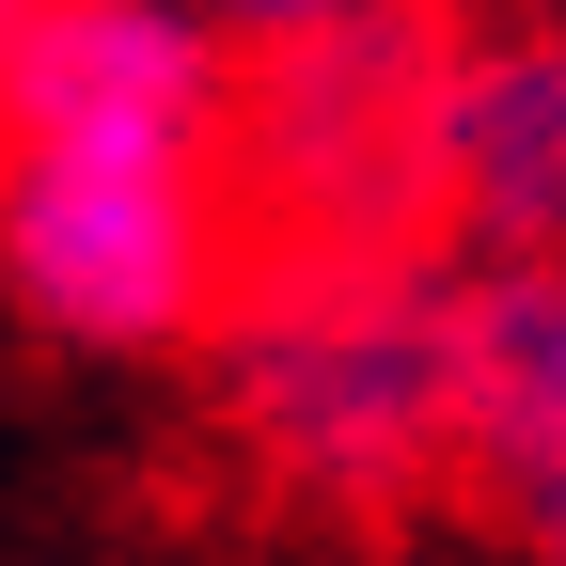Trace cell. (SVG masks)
<instances>
[{"label": "cell", "mask_w": 566, "mask_h": 566, "mask_svg": "<svg viewBox=\"0 0 566 566\" xmlns=\"http://www.w3.org/2000/svg\"><path fill=\"white\" fill-rule=\"evenodd\" d=\"M237 32L189 0H48L0 95V300L95 363H174L252 283Z\"/></svg>", "instance_id": "cell-1"}, {"label": "cell", "mask_w": 566, "mask_h": 566, "mask_svg": "<svg viewBox=\"0 0 566 566\" xmlns=\"http://www.w3.org/2000/svg\"><path fill=\"white\" fill-rule=\"evenodd\" d=\"M221 441L315 520H409L472 504V394H488V283L409 268H252L221 331L189 346Z\"/></svg>", "instance_id": "cell-2"}, {"label": "cell", "mask_w": 566, "mask_h": 566, "mask_svg": "<svg viewBox=\"0 0 566 566\" xmlns=\"http://www.w3.org/2000/svg\"><path fill=\"white\" fill-rule=\"evenodd\" d=\"M441 17L457 0H394V17L283 32L237 63V237H252V268L441 252Z\"/></svg>", "instance_id": "cell-3"}, {"label": "cell", "mask_w": 566, "mask_h": 566, "mask_svg": "<svg viewBox=\"0 0 566 566\" xmlns=\"http://www.w3.org/2000/svg\"><path fill=\"white\" fill-rule=\"evenodd\" d=\"M441 252L472 283L566 268V0L441 17Z\"/></svg>", "instance_id": "cell-4"}, {"label": "cell", "mask_w": 566, "mask_h": 566, "mask_svg": "<svg viewBox=\"0 0 566 566\" xmlns=\"http://www.w3.org/2000/svg\"><path fill=\"white\" fill-rule=\"evenodd\" d=\"M472 520L520 566H566V268L488 283V394H472Z\"/></svg>", "instance_id": "cell-5"}, {"label": "cell", "mask_w": 566, "mask_h": 566, "mask_svg": "<svg viewBox=\"0 0 566 566\" xmlns=\"http://www.w3.org/2000/svg\"><path fill=\"white\" fill-rule=\"evenodd\" d=\"M189 17H221L237 48H283V32H346V17H394V0H189Z\"/></svg>", "instance_id": "cell-6"}, {"label": "cell", "mask_w": 566, "mask_h": 566, "mask_svg": "<svg viewBox=\"0 0 566 566\" xmlns=\"http://www.w3.org/2000/svg\"><path fill=\"white\" fill-rule=\"evenodd\" d=\"M32 17H48V0H0V95H17V48H32Z\"/></svg>", "instance_id": "cell-7"}]
</instances>
